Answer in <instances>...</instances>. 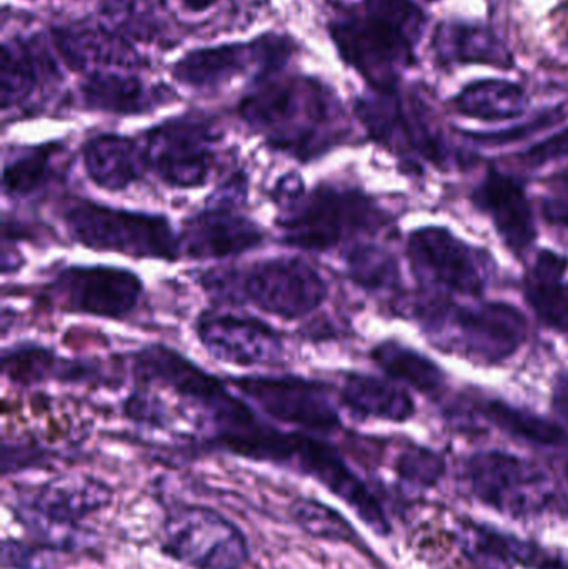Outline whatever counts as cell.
Here are the masks:
<instances>
[{
    "label": "cell",
    "mask_w": 568,
    "mask_h": 569,
    "mask_svg": "<svg viewBox=\"0 0 568 569\" xmlns=\"http://www.w3.org/2000/svg\"><path fill=\"white\" fill-rule=\"evenodd\" d=\"M133 363L140 380L169 388L202 413L213 447L310 478L343 501L373 535H392L382 501L329 441L307 431H286L263 420L220 378L166 345L142 348Z\"/></svg>",
    "instance_id": "1"
},
{
    "label": "cell",
    "mask_w": 568,
    "mask_h": 569,
    "mask_svg": "<svg viewBox=\"0 0 568 569\" xmlns=\"http://www.w3.org/2000/svg\"><path fill=\"white\" fill-rule=\"evenodd\" d=\"M239 112L272 149L299 162L319 159L347 133L339 100L307 79L259 82L240 102Z\"/></svg>",
    "instance_id": "2"
},
{
    "label": "cell",
    "mask_w": 568,
    "mask_h": 569,
    "mask_svg": "<svg viewBox=\"0 0 568 569\" xmlns=\"http://www.w3.org/2000/svg\"><path fill=\"white\" fill-rule=\"evenodd\" d=\"M199 283L217 303L250 305L282 320L309 317L329 297V284L319 270L300 257L210 269L199 277Z\"/></svg>",
    "instance_id": "3"
},
{
    "label": "cell",
    "mask_w": 568,
    "mask_h": 569,
    "mask_svg": "<svg viewBox=\"0 0 568 569\" xmlns=\"http://www.w3.org/2000/svg\"><path fill=\"white\" fill-rule=\"evenodd\" d=\"M280 209L276 220L280 240L303 252H329L390 222L389 213L372 197L332 183L303 190Z\"/></svg>",
    "instance_id": "4"
},
{
    "label": "cell",
    "mask_w": 568,
    "mask_h": 569,
    "mask_svg": "<svg viewBox=\"0 0 568 569\" xmlns=\"http://www.w3.org/2000/svg\"><path fill=\"white\" fill-rule=\"evenodd\" d=\"M62 219L70 239L86 249L137 260L182 259L180 236L167 217L79 199L67 206Z\"/></svg>",
    "instance_id": "5"
},
{
    "label": "cell",
    "mask_w": 568,
    "mask_h": 569,
    "mask_svg": "<svg viewBox=\"0 0 568 569\" xmlns=\"http://www.w3.org/2000/svg\"><path fill=\"white\" fill-rule=\"evenodd\" d=\"M464 481L474 500L510 520H537L566 503L542 467L506 451L472 455L464 465Z\"/></svg>",
    "instance_id": "6"
},
{
    "label": "cell",
    "mask_w": 568,
    "mask_h": 569,
    "mask_svg": "<svg viewBox=\"0 0 568 569\" xmlns=\"http://www.w3.org/2000/svg\"><path fill=\"white\" fill-rule=\"evenodd\" d=\"M160 551L192 569H237L250 560L239 525L206 505H172L160 525Z\"/></svg>",
    "instance_id": "7"
},
{
    "label": "cell",
    "mask_w": 568,
    "mask_h": 569,
    "mask_svg": "<svg viewBox=\"0 0 568 569\" xmlns=\"http://www.w3.org/2000/svg\"><path fill=\"white\" fill-rule=\"evenodd\" d=\"M217 140L213 123L203 117L167 120L146 133L142 152L147 170L170 189H200L212 177Z\"/></svg>",
    "instance_id": "8"
},
{
    "label": "cell",
    "mask_w": 568,
    "mask_h": 569,
    "mask_svg": "<svg viewBox=\"0 0 568 569\" xmlns=\"http://www.w3.org/2000/svg\"><path fill=\"white\" fill-rule=\"evenodd\" d=\"M332 37L343 60L377 92L393 90L413 63L416 42L399 27L370 12L337 22Z\"/></svg>",
    "instance_id": "9"
},
{
    "label": "cell",
    "mask_w": 568,
    "mask_h": 569,
    "mask_svg": "<svg viewBox=\"0 0 568 569\" xmlns=\"http://www.w3.org/2000/svg\"><path fill=\"white\" fill-rule=\"evenodd\" d=\"M143 282L119 267L73 266L60 270L46 284L47 300L66 313L123 320L142 300Z\"/></svg>",
    "instance_id": "10"
},
{
    "label": "cell",
    "mask_w": 568,
    "mask_h": 569,
    "mask_svg": "<svg viewBox=\"0 0 568 569\" xmlns=\"http://www.w3.org/2000/svg\"><path fill=\"white\" fill-rule=\"evenodd\" d=\"M427 321L434 333L450 331V348L487 363H499L512 357L527 338V320L507 303L479 307L434 308Z\"/></svg>",
    "instance_id": "11"
},
{
    "label": "cell",
    "mask_w": 568,
    "mask_h": 569,
    "mask_svg": "<svg viewBox=\"0 0 568 569\" xmlns=\"http://www.w3.org/2000/svg\"><path fill=\"white\" fill-rule=\"evenodd\" d=\"M232 383L263 415L280 423L313 435L332 433L340 428L330 391L319 381L289 375H247Z\"/></svg>",
    "instance_id": "12"
},
{
    "label": "cell",
    "mask_w": 568,
    "mask_h": 569,
    "mask_svg": "<svg viewBox=\"0 0 568 569\" xmlns=\"http://www.w3.org/2000/svg\"><path fill=\"white\" fill-rule=\"evenodd\" d=\"M407 256L416 273L459 293L482 295L489 283L487 257L450 230H417L410 236Z\"/></svg>",
    "instance_id": "13"
},
{
    "label": "cell",
    "mask_w": 568,
    "mask_h": 569,
    "mask_svg": "<svg viewBox=\"0 0 568 569\" xmlns=\"http://www.w3.org/2000/svg\"><path fill=\"white\" fill-rule=\"evenodd\" d=\"M356 110L370 136L389 149L419 153L429 162L446 163V146L423 119L419 106L407 103L393 90H376V96L360 100Z\"/></svg>",
    "instance_id": "14"
},
{
    "label": "cell",
    "mask_w": 568,
    "mask_h": 569,
    "mask_svg": "<svg viewBox=\"0 0 568 569\" xmlns=\"http://www.w3.org/2000/svg\"><path fill=\"white\" fill-rule=\"evenodd\" d=\"M196 333L207 353L223 363L266 367L282 358L280 335L257 318L206 311L197 318Z\"/></svg>",
    "instance_id": "15"
},
{
    "label": "cell",
    "mask_w": 568,
    "mask_h": 569,
    "mask_svg": "<svg viewBox=\"0 0 568 569\" xmlns=\"http://www.w3.org/2000/svg\"><path fill=\"white\" fill-rule=\"evenodd\" d=\"M179 236L182 257L190 260L236 259L266 242L256 220L223 202L190 216Z\"/></svg>",
    "instance_id": "16"
},
{
    "label": "cell",
    "mask_w": 568,
    "mask_h": 569,
    "mask_svg": "<svg viewBox=\"0 0 568 569\" xmlns=\"http://www.w3.org/2000/svg\"><path fill=\"white\" fill-rule=\"evenodd\" d=\"M289 46L277 37L259 40L252 46L233 43V46L193 50L176 63L173 77L179 82L196 89H212L239 76L253 59H259L269 73V70L277 69L289 56Z\"/></svg>",
    "instance_id": "17"
},
{
    "label": "cell",
    "mask_w": 568,
    "mask_h": 569,
    "mask_svg": "<svg viewBox=\"0 0 568 569\" xmlns=\"http://www.w3.org/2000/svg\"><path fill=\"white\" fill-rule=\"evenodd\" d=\"M474 202L492 219L512 252L520 256L532 246L537 237L532 207L516 180L499 172L487 173L474 192Z\"/></svg>",
    "instance_id": "18"
},
{
    "label": "cell",
    "mask_w": 568,
    "mask_h": 569,
    "mask_svg": "<svg viewBox=\"0 0 568 569\" xmlns=\"http://www.w3.org/2000/svg\"><path fill=\"white\" fill-rule=\"evenodd\" d=\"M113 488L99 478L62 475L40 485L26 501L57 523L82 525L86 518L107 510L113 503Z\"/></svg>",
    "instance_id": "19"
},
{
    "label": "cell",
    "mask_w": 568,
    "mask_h": 569,
    "mask_svg": "<svg viewBox=\"0 0 568 569\" xmlns=\"http://www.w3.org/2000/svg\"><path fill=\"white\" fill-rule=\"evenodd\" d=\"M2 373L13 383L36 385L60 381L72 385H99L106 375L93 361L70 360L42 347L10 348L2 355Z\"/></svg>",
    "instance_id": "20"
},
{
    "label": "cell",
    "mask_w": 568,
    "mask_h": 569,
    "mask_svg": "<svg viewBox=\"0 0 568 569\" xmlns=\"http://www.w3.org/2000/svg\"><path fill=\"white\" fill-rule=\"evenodd\" d=\"M82 163L90 182L107 192H123L146 172L142 147L122 136L92 137L82 149Z\"/></svg>",
    "instance_id": "21"
},
{
    "label": "cell",
    "mask_w": 568,
    "mask_h": 569,
    "mask_svg": "<svg viewBox=\"0 0 568 569\" xmlns=\"http://www.w3.org/2000/svg\"><path fill=\"white\" fill-rule=\"evenodd\" d=\"M432 49L442 63H482L497 69L514 67L509 47L482 23H440L432 37Z\"/></svg>",
    "instance_id": "22"
},
{
    "label": "cell",
    "mask_w": 568,
    "mask_h": 569,
    "mask_svg": "<svg viewBox=\"0 0 568 569\" xmlns=\"http://www.w3.org/2000/svg\"><path fill=\"white\" fill-rule=\"evenodd\" d=\"M340 401L356 417L393 423L410 420L416 413L413 400L406 390L366 373H352L343 380Z\"/></svg>",
    "instance_id": "23"
},
{
    "label": "cell",
    "mask_w": 568,
    "mask_h": 569,
    "mask_svg": "<svg viewBox=\"0 0 568 569\" xmlns=\"http://www.w3.org/2000/svg\"><path fill=\"white\" fill-rule=\"evenodd\" d=\"M83 106L113 116H140L162 103L137 77L116 72H93L80 87Z\"/></svg>",
    "instance_id": "24"
},
{
    "label": "cell",
    "mask_w": 568,
    "mask_h": 569,
    "mask_svg": "<svg viewBox=\"0 0 568 569\" xmlns=\"http://www.w3.org/2000/svg\"><path fill=\"white\" fill-rule=\"evenodd\" d=\"M567 267L564 257L542 252L526 277L530 307L547 325L564 331H568V282H564Z\"/></svg>",
    "instance_id": "25"
},
{
    "label": "cell",
    "mask_w": 568,
    "mask_h": 569,
    "mask_svg": "<svg viewBox=\"0 0 568 569\" xmlns=\"http://www.w3.org/2000/svg\"><path fill=\"white\" fill-rule=\"evenodd\" d=\"M454 103L470 119L502 122L522 117L529 107V97L522 87L509 80L484 79L464 87Z\"/></svg>",
    "instance_id": "26"
},
{
    "label": "cell",
    "mask_w": 568,
    "mask_h": 569,
    "mask_svg": "<svg viewBox=\"0 0 568 569\" xmlns=\"http://www.w3.org/2000/svg\"><path fill=\"white\" fill-rule=\"evenodd\" d=\"M460 550L474 569H514L534 565L536 548L484 525L469 523L460 531Z\"/></svg>",
    "instance_id": "27"
},
{
    "label": "cell",
    "mask_w": 568,
    "mask_h": 569,
    "mask_svg": "<svg viewBox=\"0 0 568 569\" xmlns=\"http://www.w3.org/2000/svg\"><path fill=\"white\" fill-rule=\"evenodd\" d=\"M60 146L30 147L7 160L2 172V190L13 199H27L46 189L56 177V159Z\"/></svg>",
    "instance_id": "28"
},
{
    "label": "cell",
    "mask_w": 568,
    "mask_h": 569,
    "mask_svg": "<svg viewBox=\"0 0 568 569\" xmlns=\"http://www.w3.org/2000/svg\"><path fill=\"white\" fill-rule=\"evenodd\" d=\"M482 411L494 427L516 440L534 447L568 448L567 431L547 418L497 400L489 401Z\"/></svg>",
    "instance_id": "29"
},
{
    "label": "cell",
    "mask_w": 568,
    "mask_h": 569,
    "mask_svg": "<svg viewBox=\"0 0 568 569\" xmlns=\"http://www.w3.org/2000/svg\"><path fill=\"white\" fill-rule=\"evenodd\" d=\"M372 360L396 380L406 381L417 391L436 393L444 387V371L422 353L397 341H383L372 350Z\"/></svg>",
    "instance_id": "30"
},
{
    "label": "cell",
    "mask_w": 568,
    "mask_h": 569,
    "mask_svg": "<svg viewBox=\"0 0 568 569\" xmlns=\"http://www.w3.org/2000/svg\"><path fill=\"white\" fill-rule=\"evenodd\" d=\"M17 523L27 531L30 540L43 545L60 555L79 553L86 548L93 547L96 533L82 525L57 523L33 510L26 500H17L10 505Z\"/></svg>",
    "instance_id": "31"
},
{
    "label": "cell",
    "mask_w": 568,
    "mask_h": 569,
    "mask_svg": "<svg viewBox=\"0 0 568 569\" xmlns=\"http://www.w3.org/2000/svg\"><path fill=\"white\" fill-rule=\"evenodd\" d=\"M292 523L307 537L327 543H356L359 541L353 525L336 508L317 498L299 497L287 508Z\"/></svg>",
    "instance_id": "32"
},
{
    "label": "cell",
    "mask_w": 568,
    "mask_h": 569,
    "mask_svg": "<svg viewBox=\"0 0 568 569\" xmlns=\"http://www.w3.org/2000/svg\"><path fill=\"white\" fill-rule=\"evenodd\" d=\"M37 60L26 46L6 43L2 49V109L20 106L37 87Z\"/></svg>",
    "instance_id": "33"
},
{
    "label": "cell",
    "mask_w": 568,
    "mask_h": 569,
    "mask_svg": "<svg viewBox=\"0 0 568 569\" xmlns=\"http://www.w3.org/2000/svg\"><path fill=\"white\" fill-rule=\"evenodd\" d=\"M347 273L367 290H387L399 283V267L386 250L376 246H357L347 256Z\"/></svg>",
    "instance_id": "34"
},
{
    "label": "cell",
    "mask_w": 568,
    "mask_h": 569,
    "mask_svg": "<svg viewBox=\"0 0 568 569\" xmlns=\"http://www.w3.org/2000/svg\"><path fill=\"white\" fill-rule=\"evenodd\" d=\"M393 470L399 480L409 487L430 490L436 488L446 475V461L429 448L412 447L399 455Z\"/></svg>",
    "instance_id": "35"
},
{
    "label": "cell",
    "mask_w": 568,
    "mask_h": 569,
    "mask_svg": "<svg viewBox=\"0 0 568 569\" xmlns=\"http://www.w3.org/2000/svg\"><path fill=\"white\" fill-rule=\"evenodd\" d=\"M566 113H568L566 106H557L554 109L546 110L540 116L534 117L532 120L522 123V126L514 127V129L499 130V132H466V137L484 147L509 146V143L520 142V140L537 136L542 130L550 129V127L564 120Z\"/></svg>",
    "instance_id": "36"
},
{
    "label": "cell",
    "mask_w": 568,
    "mask_h": 569,
    "mask_svg": "<svg viewBox=\"0 0 568 569\" xmlns=\"http://www.w3.org/2000/svg\"><path fill=\"white\" fill-rule=\"evenodd\" d=\"M59 551L50 550L36 541L6 538L2 541V569H53L59 561Z\"/></svg>",
    "instance_id": "37"
},
{
    "label": "cell",
    "mask_w": 568,
    "mask_h": 569,
    "mask_svg": "<svg viewBox=\"0 0 568 569\" xmlns=\"http://www.w3.org/2000/svg\"><path fill=\"white\" fill-rule=\"evenodd\" d=\"M367 9L373 16L382 17L387 22L402 29L413 42L422 37L426 29V16L412 0H366Z\"/></svg>",
    "instance_id": "38"
},
{
    "label": "cell",
    "mask_w": 568,
    "mask_h": 569,
    "mask_svg": "<svg viewBox=\"0 0 568 569\" xmlns=\"http://www.w3.org/2000/svg\"><path fill=\"white\" fill-rule=\"evenodd\" d=\"M564 157H568V127L550 139L530 147L526 153L520 156V162L524 167L537 169V167L547 166V163L556 162Z\"/></svg>",
    "instance_id": "39"
},
{
    "label": "cell",
    "mask_w": 568,
    "mask_h": 569,
    "mask_svg": "<svg viewBox=\"0 0 568 569\" xmlns=\"http://www.w3.org/2000/svg\"><path fill=\"white\" fill-rule=\"evenodd\" d=\"M43 457H46V451H42V448L3 441L2 475L9 477L10 473H19V471L29 470V468L40 467Z\"/></svg>",
    "instance_id": "40"
},
{
    "label": "cell",
    "mask_w": 568,
    "mask_h": 569,
    "mask_svg": "<svg viewBox=\"0 0 568 569\" xmlns=\"http://www.w3.org/2000/svg\"><path fill=\"white\" fill-rule=\"evenodd\" d=\"M544 216L550 223L568 229V170L554 179L552 190L544 200Z\"/></svg>",
    "instance_id": "41"
},
{
    "label": "cell",
    "mask_w": 568,
    "mask_h": 569,
    "mask_svg": "<svg viewBox=\"0 0 568 569\" xmlns=\"http://www.w3.org/2000/svg\"><path fill=\"white\" fill-rule=\"evenodd\" d=\"M554 408L557 415L568 421V371L557 380L556 390H554Z\"/></svg>",
    "instance_id": "42"
},
{
    "label": "cell",
    "mask_w": 568,
    "mask_h": 569,
    "mask_svg": "<svg viewBox=\"0 0 568 569\" xmlns=\"http://www.w3.org/2000/svg\"><path fill=\"white\" fill-rule=\"evenodd\" d=\"M183 2L192 12H203V10L210 9L217 0H183Z\"/></svg>",
    "instance_id": "43"
},
{
    "label": "cell",
    "mask_w": 568,
    "mask_h": 569,
    "mask_svg": "<svg viewBox=\"0 0 568 569\" xmlns=\"http://www.w3.org/2000/svg\"><path fill=\"white\" fill-rule=\"evenodd\" d=\"M537 569H568V561L560 558H546L537 563Z\"/></svg>",
    "instance_id": "44"
},
{
    "label": "cell",
    "mask_w": 568,
    "mask_h": 569,
    "mask_svg": "<svg viewBox=\"0 0 568 569\" xmlns=\"http://www.w3.org/2000/svg\"><path fill=\"white\" fill-rule=\"evenodd\" d=\"M429 2H439V0H429Z\"/></svg>",
    "instance_id": "45"
},
{
    "label": "cell",
    "mask_w": 568,
    "mask_h": 569,
    "mask_svg": "<svg viewBox=\"0 0 568 569\" xmlns=\"http://www.w3.org/2000/svg\"><path fill=\"white\" fill-rule=\"evenodd\" d=\"M567 480H568V470H567Z\"/></svg>",
    "instance_id": "46"
},
{
    "label": "cell",
    "mask_w": 568,
    "mask_h": 569,
    "mask_svg": "<svg viewBox=\"0 0 568 569\" xmlns=\"http://www.w3.org/2000/svg\"><path fill=\"white\" fill-rule=\"evenodd\" d=\"M237 569H243V568H237Z\"/></svg>",
    "instance_id": "47"
}]
</instances>
